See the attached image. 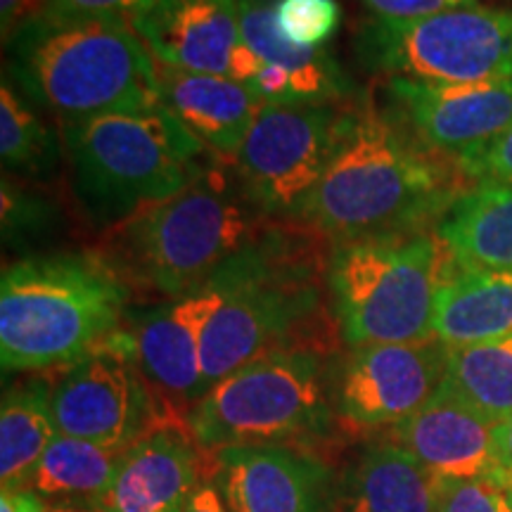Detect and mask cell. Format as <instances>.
<instances>
[{"mask_svg": "<svg viewBox=\"0 0 512 512\" xmlns=\"http://www.w3.org/2000/svg\"><path fill=\"white\" fill-rule=\"evenodd\" d=\"M207 479L230 512H339V472L302 444L207 451Z\"/></svg>", "mask_w": 512, "mask_h": 512, "instance_id": "4fadbf2b", "label": "cell"}, {"mask_svg": "<svg viewBox=\"0 0 512 512\" xmlns=\"http://www.w3.org/2000/svg\"><path fill=\"white\" fill-rule=\"evenodd\" d=\"M437 512H512V484L503 477L444 482Z\"/></svg>", "mask_w": 512, "mask_h": 512, "instance_id": "f546056e", "label": "cell"}, {"mask_svg": "<svg viewBox=\"0 0 512 512\" xmlns=\"http://www.w3.org/2000/svg\"><path fill=\"white\" fill-rule=\"evenodd\" d=\"M456 166L477 185H512V121L494 140L460 159Z\"/></svg>", "mask_w": 512, "mask_h": 512, "instance_id": "4dcf8cb0", "label": "cell"}, {"mask_svg": "<svg viewBox=\"0 0 512 512\" xmlns=\"http://www.w3.org/2000/svg\"><path fill=\"white\" fill-rule=\"evenodd\" d=\"M5 74L62 126L162 107L155 55L121 19L48 12L5 43Z\"/></svg>", "mask_w": 512, "mask_h": 512, "instance_id": "277c9868", "label": "cell"}, {"mask_svg": "<svg viewBox=\"0 0 512 512\" xmlns=\"http://www.w3.org/2000/svg\"><path fill=\"white\" fill-rule=\"evenodd\" d=\"M441 482L392 439L363 441L339 472V512H437Z\"/></svg>", "mask_w": 512, "mask_h": 512, "instance_id": "44dd1931", "label": "cell"}, {"mask_svg": "<svg viewBox=\"0 0 512 512\" xmlns=\"http://www.w3.org/2000/svg\"><path fill=\"white\" fill-rule=\"evenodd\" d=\"M181 512H230L223 503V498L211 479H202L200 484L192 489Z\"/></svg>", "mask_w": 512, "mask_h": 512, "instance_id": "e575fe53", "label": "cell"}, {"mask_svg": "<svg viewBox=\"0 0 512 512\" xmlns=\"http://www.w3.org/2000/svg\"><path fill=\"white\" fill-rule=\"evenodd\" d=\"M228 76L261 105L358 100L354 81L328 48H297L280 36L273 0H240V43Z\"/></svg>", "mask_w": 512, "mask_h": 512, "instance_id": "9a60e30c", "label": "cell"}, {"mask_svg": "<svg viewBox=\"0 0 512 512\" xmlns=\"http://www.w3.org/2000/svg\"><path fill=\"white\" fill-rule=\"evenodd\" d=\"M62 133L57 136L41 119V110L3 72L0 81V159L5 174L46 178L62 157Z\"/></svg>", "mask_w": 512, "mask_h": 512, "instance_id": "4316f807", "label": "cell"}, {"mask_svg": "<svg viewBox=\"0 0 512 512\" xmlns=\"http://www.w3.org/2000/svg\"><path fill=\"white\" fill-rule=\"evenodd\" d=\"M448 344H366L337 351L330 368L332 411L344 432L389 430L418 413L444 384Z\"/></svg>", "mask_w": 512, "mask_h": 512, "instance_id": "7c38bea8", "label": "cell"}, {"mask_svg": "<svg viewBox=\"0 0 512 512\" xmlns=\"http://www.w3.org/2000/svg\"><path fill=\"white\" fill-rule=\"evenodd\" d=\"M358 62L384 79H512V8H458L420 19H368L354 34Z\"/></svg>", "mask_w": 512, "mask_h": 512, "instance_id": "9c48e42d", "label": "cell"}, {"mask_svg": "<svg viewBox=\"0 0 512 512\" xmlns=\"http://www.w3.org/2000/svg\"><path fill=\"white\" fill-rule=\"evenodd\" d=\"M48 12V0H0V31L3 46L15 38L27 24Z\"/></svg>", "mask_w": 512, "mask_h": 512, "instance_id": "836d02e7", "label": "cell"}, {"mask_svg": "<svg viewBox=\"0 0 512 512\" xmlns=\"http://www.w3.org/2000/svg\"><path fill=\"white\" fill-rule=\"evenodd\" d=\"M456 268L437 228L330 242L325 287L347 349L434 337V304Z\"/></svg>", "mask_w": 512, "mask_h": 512, "instance_id": "52a82bcc", "label": "cell"}, {"mask_svg": "<svg viewBox=\"0 0 512 512\" xmlns=\"http://www.w3.org/2000/svg\"><path fill=\"white\" fill-rule=\"evenodd\" d=\"M351 102L261 105L235 169L268 219L297 221L335 155Z\"/></svg>", "mask_w": 512, "mask_h": 512, "instance_id": "30bf717a", "label": "cell"}, {"mask_svg": "<svg viewBox=\"0 0 512 512\" xmlns=\"http://www.w3.org/2000/svg\"><path fill=\"white\" fill-rule=\"evenodd\" d=\"M207 479V451L192 437L188 418L169 413L121 453L98 512H181Z\"/></svg>", "mask_w": 512, "mask_h": 512, "instance_id": "e0dca14e", "label": "cell"}, {"mask_svg": "<svg viewBox=\"0 0 512 512\" xmlns=\"http://www.w3.org/2000/svg\"><path fill=\"white\" fill-rule=\"evenodd\" d=\"M444 387L501 425L512 418V335L448 349Z\"/></svg>", "mask_w": 512, "mask_h": 512, "instance_id": "484cf974", "label": "cell"}, {"mask_svg": "<svg viewBox=\"0 0 512 512\" xmlns=\"http://www.w3.org/2000/svg\"><path fill=\"white\" fill-rule=\"evenodd\" d=\"M133 29L159 64L228 76L240 43V0H157Z\"/></svg>", "mask_w": 512, "mask_h": 512, "instance_id": "d6986e66", "label": "cell"}, {"mask_svg": "<svg viewBox=\"0 0 512 512\" xmlns=\"http://www.w3.org/2000/svg\"><path fill=\"white\" fill-rule=\"evenodd\" d=\"M512 335V273L453 268L434 304V337L448 347Z\"/></svg>", "mask_w": 512, "mask_h": 512, "instance_id": "7402d4cb", "label": "cell"}, {"mask_svg": "<svg viewBox=\"0 0 512 512\" xmlns=\"http://www.w3.org/2000/svg\"><path fill=\"white\" fill-rule=\"evenodd\" d=\"M463 178L366 95L349 105L335 155L297 223L330 242L430 230L465 192Z\"/></svg>", "mask_w": 512, "mask_h": 512, "instance_id": "7a4b0ae2", "label": "cell"}, {"mask_svg": "<svg viewBox=\"0 0 512 512\" xmlns=\"http://www.w3.org/2000/svg\"><path fill=\"white\" fill-rule=\"evenodd\" d=\"M328 254L330 240L316 230L271 219L211 275L219 304L202 337L204 394L268 351H337L339 332L325 287Z\"/></svg>", "mask_w": 512, "mask_h": 512, "instance_id": "6da1fadb", "label": "cell"}, {"mask_svg": "<svg viewBox=\"0 0 512 512\" xmlns=\"http://www.w3.org/2000/svg\"><path fill=\"white\" fill-rule=\"evenodd\" d=\"M136 297L102 252H43L3 268L5 373L64 370L124 330Z\"/></svg>", "mask_w": 512, "mask_h": 512, "instance_id": "5b68a950", "label": "cell"}, {"mask_svg": "<svg viewBox=\"0 0 512 512\" xmlns=\"http://www.w3.org/2000/svg\"><path fill=\"white\" fill-rule=\"evenodd\" d=\"M121 453L91 441L57 437L31 472L27 489L46 503H91L98 505L112 484Z\"/></svg>", "mask_w": 512, "mask_h": 512, "instance_id": "d4e9b609", "label": "cell"}, {"mask_svg": "<svg viewBox=\"0 0 512 512\" xmlns=\"http://www.w3.org/2000/svg\"><path fill=\"white\" fill-rule=\"evenodd\" d=\"M387 112L434 155L460 159L477 152L512 121V79L446 83L406 76L384 79Z\"/></svg>", "mask_w": 512, "mask_h": 512, "instance_id": "5bb4252c", "label": "cell"}, {"mask_svg": "<svg viewBox=\"0 0 512 512\" xmlns=\"http://www.w3.org/2000/svg\"><path fill=\"white\" fill-rule=\"evenodd\" d=\"M48 503L29 489H3L0 494V512H46Z\"/></svg>", "mask_w": 512, "mask_h": 512, "instance_id": "d590c367", "label": "cell"}, {"mask_svg": "<svg viewBox=\"0 0 512 512\" xmlns=\"http://www.w3.org/2000/svg\"><path fill=\"white\" fill-rule=\"evenodd\" d=\"M268 221L233 159L214 155L181 192L105 233L102 254L133 294L164 302L200 290Z\"/></svg>", "mask_w": 512, "mask_h": 512, "instance_id": "3957f363", "label": "cell"}, {"mask_svg": "<svg viewBox=\"0 0 512 512\" xmlns=\"http://www.w3.org/2000/svg\"><path fill=\"white\" fill-rule=\"evenodd\" d=\"M363 5L380 19H420L448 10L475 8L477 0H363Z\"/></svg>", "mask_w": 512, "mask_h": 512, "instance_id": "d6a6232c", "label": "cell"}, {"mask_svg": "<svg viewBox=\"0 0 512 512\" xmlns=\"http://www.w3.org/2000/svg\"><path fill=\"white\" fill-rule=\"evenodd\" d=\"M60 133L76 207L102 235L174 197L216 155L164 107L102 114Z\"/></svg>", "mask_w": 512, "mask_h": 512, "instance_id": "8992f818", "label": "cell"}, {"mask_svg": "<svg viewBox=\"0 0 512 512\" xmlns=\"http://www.w3.org/2000/svg\"><path fill=\"white\" fill-rule=\"evenodd\" d=\"M437 235L458 266L512 273V185H475L465 190Z\"/></svg>", "mask_w": 512, "mask_h": 512, "instance_id": "603a6c76", "label": "cell"}, {"mask_svg": "<svg viewBox=\"0 0 512 512\" xmlns=\"http://www.w3.org/2000/svg\"><path fill=\"white\" fill-rule=\"evenodd\" d=\"M0 230L3 245L15 254H43L57 230L62 228V214L57 202L36 188L19 183L15 176H3V195H0Z\"/></svg>", "mask_w": 512, "mask_h": 512, "instance_id": "83f0119b", "label": "cell"}, {"mask_svg": "<svg viewBox=\"0 0 512 512\" xmlns=\"http://www.w3.org/2000/svg\"><path fill=\"white\" fill-rule=\"evenodd\" d=\"M216 304L219 287L209 278L200 290L143 306L126 320L138 368L185 418L204 396L202 337Z\"/></svg>", "mask_w": 512, "mask_h": 512, "instance_id": "2e32d148", "label": "cell"}, {"mask_svg": "<svg viewBox=\"0 0 512 512\" xmlns=\"http://www.w3.org/2000/svg\"><path fill=\"white\" fill-rule=\"evenodd\" d=\"M162 107L169 110L204 147L235 159L261 102L230 76L195 74L157 62Z\"/></svg>", "mask_w": 512, "mask_h": 512, "instance_id": "ffe728a7", "label": "cell"}, {"mask_svg": "<svg viewBox=\"0 0 512 512\" xmlns=\"http://www.w3.org/2000/svg\"><path fill=\"white\" fill-rule=\"evenodd\" d=\"M337 351L275 349L214 384L188 411L204 451L256 444L318 446L342 430L332 411L330 368Z\"/></svg>", "mask_w": 512, "mask_h": 512, "instance_id": "ba28073f", "label": "cell"}, {"mask_svg": "<svg viewBox=\"0 0 512 512\" xmlns=\"http://www.w3.org/2000/svg\"><path fill=\"white\" fill-rule=\"evenodd\" d=\"M496 427L441 384L439 392L418 413L389 427L384 437L411 453L444 484L501 477Z\"/></svg>", "mask_w": 512, "mask_h": 512, "instance_id": "ac0fdd59", "label": "cell"}, {"mask_svg": "<svg viewBox=\"0 0 512 512\" xmlns=\"http://www.w3.org/2000/svg\"><path fill=\"white\" fill-rule=\"evenodd\" d=\"M496 456L501 465V477L512 484V418L496 427Z\"/></svg>", "mask_w": 512, "mask_h": 512, "instance_id": "8d00e7d4", "label": "cell"}, {"mask_svg": "<svg viewBox=\"0 0 512 512\" xmlns=\"http://www.w3.org/2000/svg\"><path fill=\"white\" fill-rule=\"evenodd\" d=\"M50 408L57 434L119 453L145 437L164 415L178 413L138 368L126 325L74 366L57 370Z\"/></svg>", "mask_w": 512, "mask_h": 512, "instance_id": "8fae6325", "label": "cell"}, {"mask_svg": "<svg viewBox=\"0 0 512 512\" xmlns=\"http://www.w3.org/2000/svg\"><path fill=\"white\" fill-rule=\"evenodd\" d=\"M155 3L157 0H48V12L62 17H110L133 24Z\"/></svg>", "mask_w": 512, "mask_h": 512, "instance_id": "1f68e13d", "label": "cell"}, {"mask_svg": "<svg viewBox=\"0 0 512 512\" xmlns=\"http://www.w3.org/2000/svg\"><path fill=\"white\" fill-rule=\"evenodd\" d=\"M53 380L27 377L12 382L0 406V484L3 489H27L31 472L57 437L53 408Z\"/></svg>", "mask_w": 512, "mask_h": 512, "instance_id": "cb8c5ba5", "label": "cell"}, {"mask_svg": "<svg viewBox=\"0 0 512 512\" xmlns=\"http://www.w3.org/2000/svg\"><path fill=\"white\" fill-rule=\"evenodd\" d=\"M46 512H98L91 503H48Z\"/></svg>", "mask_w": 512, "mask_h": 512, "instance_id": "74e56055", "label": "cell"}, {"mask_svg": "<svg viewBox=\"0 0 512 512\" xmlns=\"http://www.w3.org/2000/svg\"><path fill=\"white\" fill-rule=\"evenodd\" d=\"M273 22L292 46L320 50L337 34L342 8L337 0H273Z\"/></svg>", "mask_w": 512, "mask_h": 512, "instance_id": "f1b7e54d", "label": "cell"}]
</instances>
